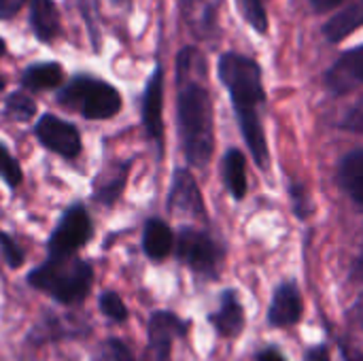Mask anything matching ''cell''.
<instances>
[{
	"label": "cell",
	"mask_w": 363,
	"mask_h": 361,
	"mask_svg": "<svg viewBox=\"0 0 363 361\" xmlns=\"http://www.w3.org/2000/svg\"><path fill=\"white\" fill-rule=\"evenodd\" d=\"M204 57L196 47H185L177 55V121L181 147L187 162L204 168L215 151L213 100L204 85Z\"/></svg>",
	"instance_id": "6da1fadb"
},
{
	"label": "cell",
	"mask_w": 363,
	"mask_h": 361,
	"mask_svg": "<svg viewBox=\"0 0 363 361\" xmlns=\"http://www.w3.org/2000/svg\"><path fill=\"white\" fill-rule=\"evenodd\" d=\"M217 74L230 94L242 138H245L255 164L262 170H268L270 151H268L266 132H264V126L259 119V104H264V100H266L259 64L249 55H242L236 51H225V53H221V57L217 62Z\"/></svg>",
	"instance_id": "7a4b0ae2"
},
{
	"label": "cell",
	"mask_w": 363,
	"mask_h": 361,
	"mask_svg": "<svg viewBox=\"0 0 363 361\" xmlns=\"http://www.w3.org/2000/svg\"><path fill=\"white\" fill-rule=\"evenodd\" d=\"M28 283L60 304L77 306L89 296L94 270L79 257H49L28 274Z\"/></svg>",
	"instance_id": "3957f363"
},
{
	"label": "cell",
	"mask_w": 363,
	"mask_h": 361,
	"mask_svg": "<svg viewBox=\"0 0 363 361\" xmlns=\"http://www.w3.org/2000/svg\"><path fill=\"white\" fill-rule=\"evenodd\" d=\"M62 106L79 111L85 119H111L121 111V94L106 81L79 74L60 94Z\"/></svg>",
	"instance_id": "277c9868"
},
{
	"label": "cell",
	"mask_w": 363,
	"mask_h": 361,
	"mask_svg": "<svg viewBox=\"0 0 363 361\" xmlns=\"http://www.w3.org/2000/svg\"><path fill=\"white\" fill-rule=\"evenodd\" d=\"M177 257L202 277H217L223 262V249L202 230L181 228L177 234Z\"/></svg>",
	"instance_id": "5b68a950"
},
{
	"label": "cell",
	"mask_w": 363,
	"mask_h": 361,
	"mask_svg": "<svg viewBox=\"0 0 363 361\" xmlns=\"http://www.w3.org/2000/svg\"><path fill=\"white\" fill-rule=\"evenodd\" d=\"M91 217L83 204H72L57 221L49 236L47 253L49 257H74V253L85 247L91 238Z\"/></svg>",
	"instance_id": "8992f818"
},
{
	"label": "cell",
	"mask_w": 363,
	"mask_h": 361,
	"mask_svg": "<svg viewBox=\"0 0 363 361\" xmlns=\"http://www.w3.org/2000/svg\"><path fill=\"white\" fill-rule=\"evenodd\" d=\"M34 134L43 147H47L49 151H53L62 157L72 160L81 153L79 130L72 123H68L55 115H49V113L43 115L34 126Z\"/></svg>",
	"instance_id": "52a82bcc"
},
{
	"label": "cell",
	"mask_w": 363,
	"mask_h": 361,
	"mask_svg": "<svg viewBox=\"0 0 363 361\" xmlns=\"http://www.w3.org/2000/svg\"><path fill=\"white\" fill-rule=\"evenodd\" d=\"M187 334V323L179 319L174 313L157 311L149 319V361H170L172 343Z\"/></svg>",
	"instance_id": "ba28073f"
},
{
	"label": "cell",
	"mask_w": 363,
	"mask_h": 361,
	"mask_svg": "<svg viewBox=\"0 0 363 361\" xmlns=\"http://www.w3.org/2000/svg\"><path fill=\"white\" fill-rule=\"evenodd\" d=\"M164 68L155 66L153 74L147 81L143 96V123L149 134L157 143L160 153L164 151Z\"/></svg>",
	"instance_id": "9c48e42d"
},
{
	"label": "cell",
	"mask_w": 363,
	"mask_h": 361,
	"mask_svg": "<svg viewBox=\"0 0 363 361\" xmlns=\"http://www.w3.org/2000/svg\"><path fill=\"white\" fill-rule=\"evenodd\" d=\"M168 209L170 213L187 215L194 219H204V200L200 194V187L189 170H177L172 177L170 194H168Z\"/></svg>",
	"instance_id": "30bf717a"
},
{
	"label": "cell",
	"mask_w": 363,
	"mask_h": 361,
	"mask_svg": "<svg viewBox=\"0 0 363 361\" xmlns=\"http://www.w3.org/2000/svg\"><path fill=\"white\" fill-rule=\"evenodd\" d=\"M325 83L334 94H347L363 85V45L345 51L325 74Z\"/></svg>",
	"instance_id": "8fae6325"
},
{
	"label": "cell",
	"mask_w": 363,
	"mask_h": 361,
	"mask_svg": "<svg viewBox=\"0 0 363 361\" xmlns=\"http://www.w3.org/2000/svg\"><path fill=\"white\" fill-rule=\"evenodd\" d=\"M304 315V300L294 281L281 283L272 296L268 309V321L274 328H289L296 326Z\"/></svg>",
	"instance_id": "7c38bea8"
},
{
	"label": "cell",
	"mask_w": 363,
	"mask_h": 361,
	"mask_svg": "<svg viewBox=\"0 0 363 361\" xmlns=\"http://www.w3.org/2000/svg\"><path fill=\"white\" fill-rule=\"evenodd\" d=\"M208 321L217 330V334L223 338H238L240 336V332L245 330V309H242L234 289L223 291L219 311L211 313Z\"/></svg>",
	"instance_id": "4fadbf2b"
},
{
	"label": "cell",
	"mask_w": 363,
	"mask_h": 361,
	"mask_svg": "<svg viewBox=\"0 0 363 361\" xmlns=\"http://www.w3.org/2000/svg\"><path fill=\"white\" fill-rule=\"evenodd\" d=\"M219 2L221 0H179V6L191 30L198 36L206 38L217 30Z\"/></svg>",
	"instance_id": "5bb4252c"
},
{
	"label": "cell",
	"mask_w": 363,
	"mask_h": 361,
	"mask_svg": "<svg viewBox=\"0 0 363 361\" xmlns=\"http://www.w3.org/2000/svg\"><path fill=\"white\" fill-rule=\"evenodd\" d=\"M363 26V0H353L336 11L323 26V36L330 43H340Z\"/></svg>",
	"instance_id": "9a60e30c"
},
{
	"label": "cell",
	"mask_w": 363,
	"mask_h": 361,
	"mask_svg": "<svg viewBox=\"0 0 363 361\" xmlns=\"http://www.w3.org/2000/svg\"><path fill=\"white\" fill-rule=\"evenodd\" d=\"M172 247H174V234L168 228V223L162 219H149L143 232V249L147 257L153 262H162L170 255Z\"/></svg>",
	"instance_id": "2e32d148"
},
{
	"label": "cell",
	"mask_w": 363,
	"mask_h": 361,
	"mask_svg": "<svg viewBox=\"0 0 363 361\" xmlns=\"http://www.w3.org/2000/svg\"><path fill=\"white\" fill-rule=\"evenodd\" d=\"M30 26L38 40L51 43L60 34V13L53 0H30Z\"/></svg>",
	"instance_id": "e0dca14e"
},
{
	"label": "cell",
	"mask_w": 363,
	"mask_h": 361,
	"mask_svg": "<svg viewBox=\"0 0 363 361\" xmlns=\"http://www.w3.org/2000/svg\"><path fill=\"white\" fill-rule=\"evenodd\" d=\"M223 183L234 200H242L249 191L247 160L240 149H230L223 155Z\"/></svg>",
	"instance_id": "ac0fdd59"
},
{
	"label": "cell",
	"mask_w": 363,
	"mask_h": 361,
	"mask_svg": "<svg viewBox=\"0 0 363 361\" xmlns=\"http://www.w3.org/2000/svg\"><path fill=\"white\" fill-rule=\"evenodd\" d=\"M338 179L340 185L345 187V191L355 200L363 204V151H351L342 157L340 162V170H338Z\"/></svg>",
	"instance_id": "d6986e66"
},
{
	"label": "cell",
	"mask_w": 363,
	"mask_h": 361,
	"mask_svg": "<svg viewBox=\"0 0 363 361\" xmlns=\"http://www.w3.org/2000/svg\"><path fill=\"white\" fill-rule=\"evenodd\" d=\"M64 81V70L57 62H43L26 68L21 77V85L30 91H45L62 85Z\"/></svg>",
	"instance_id": "ffe728a7"
},
{
	"label": "cell",
	"mask_w": 363,
	"mask_h": 361,
	"mask_svg": "<svg viewBox=\"0 0 363 361\" xmlns=\"http://www.w3.org/2000/svg\"><path fill=\"white\" fill-rule=\"evenodd\" d=\"M128 170H130V162H125V164L117 166V170L113 172L111 181H106V183H102V181H100V183L96 185L94 198H96L98 202H102V204L111 206V204L121 196V191H123L125 179H128Z\"/></svg>",
	"instance_id": "44dd1931"
},
{
	"label": "cell",
	"mask_w": 363,
	"mask_h": 361,
	"mask_svg": "<svg viewBox=\"0 0 363 361\" xmlns=\"http://www.w3.org/2000/svg\"><path fill=\"white\" fill-rule=\"evenodd\" d=\"M238 11L242 19L257 32V34H268V11H266V0H236Z\"/></svg>",
	"instance_id": "7402d4cb"
},
{
	"label": "cell",
	"mask_w": 363,
	"mask_h": 361,
	"mask_svg": "<svg viewBox=\"0 0 363 361\" xmlns=\"http://www.w3.org/2000/svg\"><path fill=\"white\" fill-rule=\"evenodd\" d=\"M4 113L6 117H11L13 121H30L36 113V104L28 94L15 91L6 98L4 102Z\"/></svg>",
	"instance_id": "603a6c76"
},
{
	"label": "cell",
	"mask_w": 363,
	"mask_h": 361,
	"mask_svg": "<svg viewBox=\"0 0 363 361\" xmlns=\"http://www.w3.org/2000/svg\"><path fill=\"white\" fill-rule=\"evenodd\" d=\"M91 361H136L132 351L117 338H108L100 343L91 355Z\"/></svg>",
	"instance_id": "cb8c5ba5"
},
{
	"label": "cell",
	"mask_w": 363,
	"mask_h": 361,
	"mask_svg": "<svg viewBox=\"0 0 363 361\" xmlns=\"http://www.w3.org/2000/svg\"><path fill=\"white\" fill-rule=\"evenodd\" d=\"M98 306H100L102 315L108 317L111 321L123 323L128 319V309H125V304H123V300H121V296L117 291H104V294H100Z\"/></svg>",
	"instance_id": "d4e9b609"
},
{
	"label": "cell",
	"mask_w": 363,
	"mask_h": 361,
	"mask_svg": "<svg viewBox=\"0 0 363 361\" xmlns=\"http://www.w3.org/2000/svg\"><path fill=\"white\" fill-rule=\"evenodd\" d=\"M0 179L9 185V187H19L21 181H23V174H21V166L19 162L9 153V149L0 143Z\"/></svg>",
	"instance_id": "484cf974"
},
{
	"label": "cell",
	"mask_w": 363,
	"mask_h": 361,
	"mask_svg": "<svg viewBox=\"0 0 363 361\" xmlns=\"http://www.w3.org/2000/svg\"><path fill=\"white\" fill-rule=\"evenodd\" d=\"M0 253H2V257H4V262L9 264V268H19V266H23V251H21V247L9 236V234H4L2 230H0Z\"/></svg>",
	"instance_id": "4316f807"
},
{
	"label": "cell",
	"mask_w": 363,
	"mask_h": 361,
	"mask_svg": "<svg viewBox=\"0 0 363 361\" xmlns=\"http://www.w3.org/2000/svg\"><path fill=\"white\" fill-rule=\"evenodd\" d=\"M340 128L349 130V132H363V98H359L342 117Z\"/></svg>",
	"instance_id": "83f0119b"
},
{
	"label": "cell",
	"mask_w": 363,
	"mask_h": 361,
	"mask_svg": "<svg viewBox=\"0 0 363 361\" xmlns=\"http://www.w3.org/2000/svg\"><path fill=\"white\" fill-rule=\"evenodd\" d=\"M291 198H294V213L300 217V219H306L308 213H311V200H308V194L302 185H291Z\"/></svg>",
	"instance_id": "f1b7e54d"
},
{
	"label": "cell",
	"mask_w": 363,
	"mask_h": 361,
	"mask_svg": "<svg viewBox=\"0 0 363 361\" xmlns=\"http://www.w3.org/2000/svg\"><path fill=\"white\" fill-rule=\"evenodd\" d=\"M96 9H98V0H81V13L83 19L87 21L89 34L94 38V43H98V19H96Z\"/></svg>",
	"instance_id": "f546056e"
},
{
	"label": "cell",
	"mask_w": 363,
	"mask_h": 361,
	"mask_svg": "<svg viewBox=\"0 0 363 361\" xmlns=\"http://www.w3.org/2000/svg\"><path fill=\"white\" fill-rule=\"evenodd\" d=\"M26 2L28 0H0V19H9V17L17 15Z\"/></svg>",
	"instance_id": "4dcf8cb0"
},
{
	"label": "cell",
	"mask_w": 363,
	"mask_h": 361,
	"mask_svg": "<svg viewBox=\"0 0 363 361\" xmlns=\"http://www.w3.org/2000/svg\"><path fill=\"white\" fill-rule=\"evenodd\" d=\"M306 360L308 361H332V357H330V349H328L325 345L313 347V349L306 353Z\"/></svg>",
	"instance_id": "1f68e13d"
},
{
	"label": "cell",
	"mask_w": 363,
	"mask_h": 361,
	"mask_svg": "<svg viewBox=\"0 0 363 361\" xmlns=\"http://www.w3.org/2000/svg\"><path fill=\"white\" fill-rule=\"evenodd\" d=\"M255 361H287V360H285V355H283L279 349L268 347V349H264L262 353H257V360Z\"/></svg>",
	"instance_id": "d6a6232c"
},
{
	"label": "cell",
	"mask_w": 363,
	"mask_h": 361,
	"mask_svg": "<svg viewBox=\"0 0 363 361\" xmlns=\"http://www.w3.org/2000/svg\"><path fill=\"white\" fill-rule=\"evenodd\" d=\"M340 351H342V357H345V361H363L362 351H357V349L349 347L347 343H340Z\"/></svg>",
	"instance_id": "836d02e7"
},
{
	"label": "cell",
	"mask_w": 363,
	"mask_h": 361,
	"mask_svg": "<svg viewBox=\"0 0 363 361\" xmlns=\"http://www.w3.org/2000/svg\"><path fill=\"white\" fill-rule=\"evenodd\" d=\"M351 279L363 283V253L355 260V264H353V268H351Z\"/></svg>",
	"instance_id": "e575fe53"
},
{
	"label": "cell",
	"mask_w": 363,
	"mask_h": 361,
	"mask_svg": "<svg viewBox=\"0 0 363 361\" xmlns=\"http://www.w3.org/2000/svg\"><path fill=\"white\" fill-rule=\"evenodd\" d=\"M4 49H6V47H4V40H2V38H0V55H2V53H4Z\"/></svg>",
	"instance_id": "d590c367"
},
{
	"label": "cell",
	"mask_w": 363,
	"mask_h": 361,
	"mask_svg": "<svg viewBox=\"0 0 363 361\" xmlns=\"http://www.w3.org/2000/svg\"><path fill=\"white\" fill-rule=\"evenodd\" d=\"M4 89V79H2V74H0V91Z\"/></svg>",
	"instance_id": "8d00e7d4"
},
{
	"label": "cell",
	"mask_w": 363,
	"mask_h": 361,
	"mask_svg": "<svg viewBox=\"0 0 363 361\" xmlns=\"http://www.w3.org/2000/svg\"><path fill=\"white\" fill-rule=\"evenodd\" d=\"M113 2H115V4H123L125 0H113Z\"/></svg>",
	"instance_id": "74e56055"
}]
</instances>
